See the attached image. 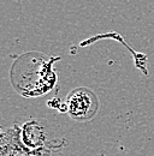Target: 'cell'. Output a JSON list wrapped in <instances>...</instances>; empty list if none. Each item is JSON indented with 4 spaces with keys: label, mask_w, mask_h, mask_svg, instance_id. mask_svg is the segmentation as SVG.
<instances>
[{
    "label": "cell",
    "mask_w": 154,
    "mask_h": 156,
    "mask_svg": "<svg viewBox=\"0 0 154 156\" xmlns=\"http://www.w3.org/2000/svg\"><path fill=\"white\" fill-rule=\"evenodd\" d=\"M66 111L77 121L92 120L99 112V98L88 88L74 89L66 98Z\"/></svg>",
    "instance_id": "obj_1"
}]
</instances>
